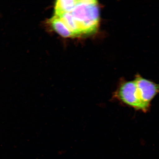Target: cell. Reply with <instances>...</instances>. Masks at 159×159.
I'll return each mask as SVG.
<instances>
[{"instance_id": "cell-1", "label": "cell", "mask_w": 159, "mask_h": 159, "mask_svg": "<svg viewBox=\"0 0 159 159\" xmlns=\"http://www.w3.org/2000/svg\"><path fill=\"white\" fill-rule=\"evenodd\" d=\"M96 1H79L70 12L78 27L80 36L94 33L97 30L99 21V11Z\"/></svg>"}, {"instance_id": "cell-2", "label": "cell", "mask_w": 159, "mask_h": 159, "mask_svg": "<svg viewBox=\"0 0 159 159\" xmlns=\"http://www.w3.org/2000/svg\"><path fill=\"white\" fill-rule=\"evenodd\" d=\"M112 98L127 106L146 112L139 98L136 82L122 80L112 95Z\"/></svg>"}, {"instance_id": "cell-3", "label": "cell", "mask_w": 159, "mask_h": 159, "mask_svg": "<svg viewBox=\"0 0 159 159\" xmlns=\"http://www.w3.org/2000/svg\"><path fill=\"white\" fill-rule=\"evenodd\" d=\"M134 80L141 102L147 112L150 109L152 99L159 94V84L144 78L139 74L135 75Z\"/></svg>"}, {"instance_id": "cell-4", "label": "cell", "mask_w": 159, "mask_h": 159, "mask_svg": "<svg viewBox=\"0 0 159 159\" xmlns=\"http://www.w3.org/2000/svg\"><path fill=\"white\" fill-rule=\"evenodd\" d=\"M47 23L61 36L66 38L75 37L72 33L57 16L53 15L47 21Z\"/></svg>"}, {"instance_id": "cell-5", "label": "cell", "mask_w": 159, "mask_h": 159, "mask_svg": "<svg viewBox=\"0 0 159 159\" xmlns=\"http://www.w3.org/2000/svg\"><path fill=\"white\" fill-rule=\"evenodd\" d=\"M78 1V0H59L56 1L54 15H59L63 13L70 12L76 5Z\"/></svg>"}]
</instances>
